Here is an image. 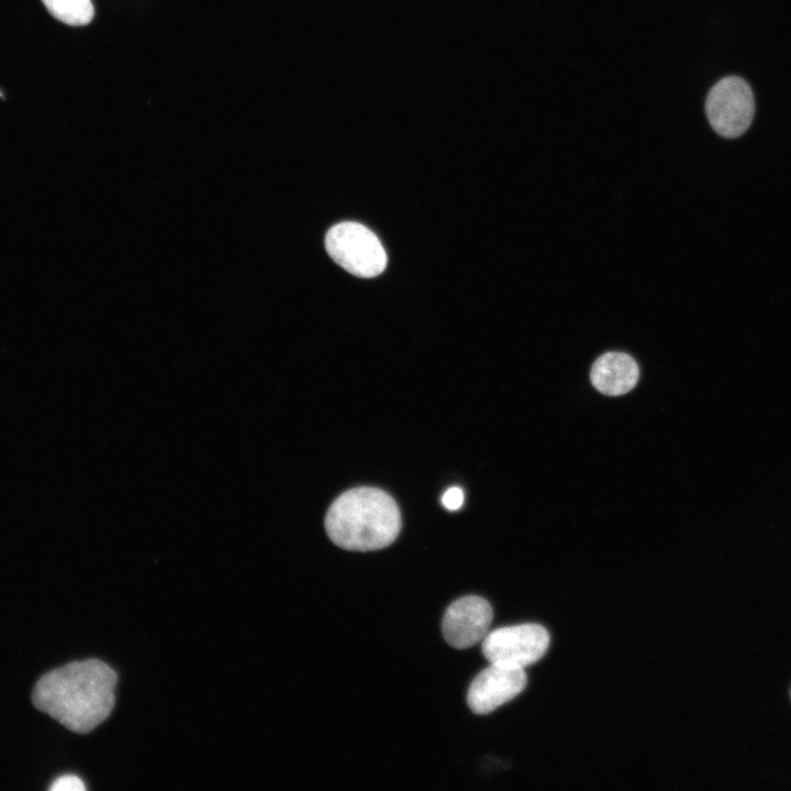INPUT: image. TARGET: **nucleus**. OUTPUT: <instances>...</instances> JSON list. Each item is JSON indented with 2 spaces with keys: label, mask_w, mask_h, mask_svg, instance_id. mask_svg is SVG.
Wrapping results in <instances>:
<instances>
[{
  "label": "nucleus",
  "mask_w": 791,
  "mask_h": 791,
  "mask_svg": "<svg viewBox=\"0 0 791 791\" xmlns=\"http://www.w3.org/2000/svg\"><path fill=\"white\" fill-rule=\"evenodd\" d=\"M524 668L490 664L471 681L467 692L470 710L479 715L493 712L526 687Z\"/></svg>",
  "instance_id": "6"
},
{
  "label": "nucleus",
  "mask_w": 791,
  "mask_h": 791,
  "mask_svg": "<svg viewBox=\"0 0 791 791\" xmlns=\"http://www.w3.org/2000/svg\"><path fill=\"white\" fill-rule=\"evenodd\" d=\"M549 646V634L538 624L505 626L482 639V654L490 664L524 668L538 661Z\"/></svg>",
  "instance_id": "5"
},
{
  "label": "nucleus",
  "mask_w": 791,
  "mask_h": 791,
  "mask_svg": "<svg viewBox=\"0 0 791 791\" xmlns=\"http://www.w3.org/2000/svg\"><path fill=\"white\" fill-rule=\"evenodd\" d=\"M639 377L636 361L626 353L609 352L592 365L590 378L597 390L608 396H621L632 390Z\"/></svg>",
  "instance_id": "8"
},
{
  "label": "nucleus",
  "mask_w": 791,
  "mask_h": 791,
  "mask_svg": "<svg viewBox=\"0 0 791 791\" xmlns=\"http://www.w3.org/2000/svg\"><path fill=\"white\" fill-rule=\"evenodd\" d=\"M86 787L80 778L66 775L56 779L49 790L52 791H82Z\"/></svg>",
  "instance_id": "10"
},
{
  "label": "nucleus",
  "mask_w": 791,
  "mask_h": 791,
  "mask_svg": "<svg viewBox=\"0 0 791 791\" xmlns=\"http://www.w3.org/2000/svg\"><path fill=\"white\" fill-rule=\"evenodd\" d=\"M493 619L490 603L477 595L454 601L445 611L442 633L448 645L465 649L482 642Z\"/></svg>",
  "instance_id": "7"
},
{
  "label": "nucleus",
  "mask_w": 791,
  "mask_h": 791,
  "mask_svg": "<svg viewBox=\"0 0 791 791\" xmlns=\"http://www.w3.org/2000/svg\"><path fill=\"white\" fill-rule=\"evenodd\" d=\"M116 682L115 671L99 659L73 661L38 679L32 703L69 731L86 734L111 714Z\"/></svg>",
  "instance_id": "1"
},
{
  "label": "nucleus",
  "mask_w": 791,
  "mask_h": 791,
  "mask_svg": "<svg viewBox=\"0 0 791 791\" xmlns=\"http://www.w3.org/2000/svg\"><path fill=\"white\" fill-rule=\"evenodd\" d=\"M401 514L393 498L372 487L341 494L325 516L331 541L347 550L368 552L392 544L401 530Z\"/></svg>",
  "instance_id": "2"
},
{
  "label": "nucleus",
  "mask_w": 791,
  "mask_h": 791,
  "mask_svg": "<svg viewBox=\"0 0 791 791\" xmlns=\"http://www.w3.org/2000/svg\"><path fill=\"white\" fill-rule=\"evenodd\" d=\"M705 111L713 130L723 137L742 135L750 125L754 112V94L748 83L736 76L717 81L710 90Z\"/></svg>",
  "instance_id": "4"
},
{
  "label": "nucleus",
  "mask_w": 791,
  "mask_h": 791,
  "mask_svg": "<svg viewBox=\"0 0 791 791\" xmlns=\"http://www.w3.org/2000/svg\"><path fill=\"white\" fill-rule=\"evenodd\" d=\"M325 247L339 266L357 277H376L387 265V255L378 237L356 222L331 227L325 236Z\"/></svg>",
  "instance_id": "3"
},
{
  "label": "nucleus",
  "mask_w": 791,
  "mask_h": 791,
  "mask_svg": "<svg viewBox=\"0 0 791 791\" xmlns=\"http://www.w3.org/2000/svg\"><path fill=\"white\" fill-rule=\"evenodd\" d=\"M47 10L69 25H85L93 18L91 0H42Z\"/></svg>",
  "instance_id": "9"
},
{
  "label": "nucleus",
  "mask_w": 791,
  "mask_h": 791,
  "mask_svg": "<svg viewBox=\"0 0 791 791\" xmlns=\"http://www.w3.org/2000/svg\"><path fill=\"white\" fill-rule=\"evenodd\" d=\"M464 503V492L459 487H450L442 497V504L449 511L458 510Z\"/></svg>",
  "instance_id": "11"
}]
</instances>
